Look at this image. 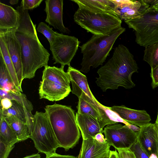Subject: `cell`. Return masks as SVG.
Instances as JSON below:
<instances>
[{
	"label": "cell",
	"instance_id": "cell-1",
	"mask_svg": "<svg viewBox=\"0 0 158 158\" xmlns=\"http://www.w3.org/2000/svg\"><path fill=\"white\" fill-rule=\"evenodd\" d=\"M19 15V25L15 31L21 49L23 78L30 79L36 70L48 66L50 54L38 39L36 25L33 23L28 10L21 6L16 7Z\"/></svg>",
	"mask_w": 158,
	"mask_h": 158
},
{
	"label": "cell",
	"instance_id": "cell-2",
	"mask_svg": "<svg viewBox=\"0 0 158 158\" xmlns=\"http://www.w3.org/2000/svg\"><path fill=\"white\" fill-rule=\"evenodd\" d=\"M138 69L129 49L119 44L114 49L112 57L98 70L99 77L96 78L95 82L103 92L108 89L115 90L120 86L130 89L135 85L131 76L134 73L138 72Z\"/></svg>",
	"mask_w": 158,
	"mask_h": 158
},
{
	"label": "cell",
	"instance_id": "cell-3",
	"mask_svg": "<svg viewBox=\"0 0 158 158\" xmlns=\"http://www.w3.org/2000/svg\"><path fill=\"white\" fill-rule=\"evenodd\" d=\"M44 109L59 147L65 151L74 147L81 135L74 110L70 106L56 103L46 106Z\"/></svg>",
	"mask_w": 158,
	"mask_h": 158
},
{
	"label": "cell",
	"instance_id": "cell-4",
	"mask_svg": "<svg viewBox=\"0 0 158 158\" xmlns=\"http://www.w3.org/2000/svg\"><path fill=\"white\" fill-rule=\"evenodd\" d=\"M126 30L121 26L104 35H93L80 46L83 58L80 71L87 73L90 68L102 65L109 55L115 41Z\"/></svg>",
	"mask_w": 158,
	"mask_h": 158
},
{
	"label": "cell",
	"instance_id": "cell-5",
	"mask_svg": "<svg viewBox=\"0 0 158 158\" xmlns=\"http://www.w3.org/2000/svg\"><path fill=\"white\" fill-rule=\"evenodd\" d=\"M69 75L60 68L47 66L43 71L39 89L40 98L59 101L67 97L71 91Z\"/></svg>",
	"mask_w": 158,
	"mask_h": 158
},
{
	"label": "cell",
	"instance_id": "cell-6",
	"mask_svg": "<svg viewBox=\"0 0 158 158\" xmlns=\"http://www.w3.org/2000/svg\"><path fill=\"white\" fill-rule=\"evenodd\" d=\"M78 7L74 15L75 22L93 35H106L121 27L122 20L117 15Z\"/></svg>",
	"mask_w": 158,
	"mask_h": 158
},
{
	"label": "cell",
	"instance_id": "cell-7",
	"mask_svg": "<svg viewBox=\"0 0 158 158\" xmlns=\"http://www.w3.org/2000/svg\"><path fill=\"white\" fill-rule=\"evenodd\" d=\"M29 138L39 152L46 156L56 153L59 148L50 123L45 113L36 111L30 128Z\"/></svg>",
	"mask_w": 158,
	"mask_h": 158
},
{
	"label": "cell",
	"instance_id": "cell-8",
	"mask_svg": "<svg viewBox=\"0 0 158 158\" xmlns=\"http://www.w3.org/2000/svg\"><path fill=\"white\" fill-rule=\"evenodd\" d=\"M124 22L134 31L138 45L146 47L158 42V11L149 7L140 16Z\"/></svg>",
	"mask_w": 158,
	"mask_h": 158
},
{
	"label": "cell",
	"instance_id": "cell-9",
	"mask_svg": "<svg viewBox=\"0 0 158 158\" xmlns=\"http://www.w3.org/2000/svg\"><path fill=\"white\" fill-rule=\"evenodd\" d=\"M80 42L74 36L58 32L50 50L55 61L54 64H60L64 67L70 66V63L76 54Z\"/></svg>",
	"mask_w": 158,
	"mask_h": 158
},
{
	"label": "cell",
	"instance_id": "cell-10",
	"mask_svg": "<svg viewBox=\"0 0 158 158\" xmlns=\"http://www.w3.org/2000/svg\"><path fill=\"white\" fill-rule=\"evenodd\" d=\"M138 133L117 123L106 126L103 133L106 142L117 150L129 149L137 141Z\"/></svg>",
	"mask_w": 158,
	"mask_h": 158
},
{
	"label": "cell",
	"instance_id": "cell-11",
	"mask_svg": "<svg viewBox=\"0 0 158 158\" xmlns=\"http://www.w3.org/2000/svg\"><path fill=\"white\" fill-rule=\"evenodd\" d=\"M76 118L83 139L94 138L97 134L103 133V129L106 125L118 123L110 116L99 120L90 115L77 112L76 113Z\"/></svg>",
	"mask_w": 158,
	"mask_h": 158
},
{
	"label": "cell",
	"instance_id": "cell-12",
	"mask_svg": "<svg viewBox=\"0 0 158 158\" xmlns=\"http://www.w3.org/2000/svg\"><path fill=\"white\" fill-rule=\"evenodd\" d=\"M16 29L0 31V38L5 43L14 66L18 81L21 87L23 78L21 49L15 34Z\"/></svg>",
	"mask_w": 158,
	"mask_h": 158
},
{
	"label": "cell",
	"instance_id": "cell-13",
	"mask_svg": "<svg viewBox=\"0 0 158 158\" xmlns=\"http://www.w3.org/2000/svg\"><path fill=\"white\" fill-rule=\"evenodd\" d=\"M116 15L121 20H127L141 16L150 6L143 0H113Z\"/></svg>",
	"mask_w": 158,
	"mask_h": 158
},
{
	"label": "cell",
	"instance_id": "cell-14",
	"mask_svg": "<svg viewBox=\"0 0 158 158\" xmlns=\"http://www.w3.org/2000/svg\"><path fill=\"white\" fill-rule=\"evenodd\" d=\"M45 3V22L62 33H69V30L64 26L63 22V0H46Z\"/></svg>",
	"mask_w": 158,
	"mask_h": 158
},
{
	"label": "cell",
	"instance_id": "cell-15",
	"mask_svg": "<svg viewBox=\"0 0 158 158\" xmlns=\"http://www.w3.org/2000/svg\"><path fill=\"white\" fill-rule=\"evenodd\" d=\"M122 119L128 123L141 127L149 123L151 117L145 110L133 109L125 106L108 107Z\"/></svg>",
	"mask_w": 158,
	"mask_h": 158
},
{
	"label": "cell",
	"instance_id": "cell-16",
	"mask_svg": "<svg viewBox=\"0 0 158 158\" xmlns=\"http://www.w3.org/2000/svg\"><path fill=\"white\" fill-rule=\"evenodd\" d=\"M110 147L107 142L100 143L93 137L83 139L80 158H109Z\"/></svg>",
	"mask_w": 158,
	"mask_h": 158
},
{
	"label": "cell",
	"instance_id": "cell-17",
	"mask_svg": "<svg viewBox=\"0 0 158 158\" xmlns=\"http://www.w3.org/2000/svg\"><path fill=\"white\" fill-rule=\"evenodd\" d=\"M140 128L137 140L149 156L152 154L157 156V129L156 124L149 123Z\"/></svg>",
	"mask_w": 158,
	"mask_h": 158
},
{
	"label": "cell",
	"instance_id": "cell-18",
	"mask_svg": "<svg viewBox=\"0 0 158 158\" xmlns=\"http://www.w3.org/2000/svg\"><path fill=\"white\" fill-rule=\"evenodd\" d=\"M19 25V15L10 6L0 2V31L15 29Z\"/></svg>",
	"mask_w": 158,
	"mask_h": 158
},
{
	"label": "cell",
	"instance_id": "cell-19",
	"mask_svg": "<svg viewBox=\"0 0 158 158\" xmlns=\"http://www.w3.org/2000/svg\"><path fill=\"white\" fill-rule=\"evenodd\" d=\"M78 6L91 11L116 15L113 0H73Z\"/></svg>",
	"mask_w": 158,
	"mask_h": 158
},
{
	"label": "cell",
	"instance_id": "cell-20",
	"mask_svg": "<svg viewBox=\"0 0 158 158\" xmlns=\"http://www.w3.org/2000/svg\"><path fill=\"white\" fill-rule=\"evenodd\" d=\"M12 106L7 110L0 109V115L4 117L13 116L27 124L30 128L33 123L34 115L31 112L14 100H11Z\"/></svg>",
	"mask_w": 158,
	"mask_h": 158
},
{
	"label": "cell",
	"instance_id": "cell-21",
	"mask_svg": "<svg viewBox=\"0 0 158 158\" xmlns=\"http://www.w3.org/2000/svg\"><path fill=\"white\" fill-rule=\"evenodd\" d=\"M5 118L20 142L29 138L30 128L27 124L13 116Z\"/></svg>",
	"mask_w": 158,
	"mask_h": 158
},
{
	"label": "cell",
	"instance_id": "cell-22",
	"mask_svg": "<svg viewBox=\"0 0 158 158\" xmlns=\"http://www.w3.org/2000/svg\"><path fill=\"white\" fill-rule=\"evenodd\" d=\"M0 53L3 58L11 78L16 88L18 91L23 92L22 87L19 84L15 70L6 46L1 38H0Z\"/></svg>",
	"mask_w": 158,
	"mask_h": 158
},
{
	"label": "cell",
	"instance_id": "cell-23",
	"mask_svg": "<svg viewBox=\"0 0 158 158\" xmlns=\"http://www.w3.org/2000/svg\"><path fill=\"white\" fill-rule=\"evenodd\" d=\"M0 88L9 92H21L16 88L11 78L3 58L0 53Z\"/></svg>",
	"mask_w": 158,
	"mask_h": 158
},
{
	"label": "cell",
	"instance_id": "cell-24",
	"mask_svg": "<svg viewBox=\"0 0 158 158\" xmlns=\"http://www.w3.org/2000/svg\"><path fill=\"white\" fill-rule=\"evenodd\" d=\"M0 137L7 143L12 145L19 142L17 135L5 118L0 116Z\"/></svg>",
	"mask_w": 158,
	"mask_h": 158
},
{
	"label": "cell",
	"instance_id": "cell-25",
	"mask_svg": "<svg viewBox=\"0 0 158 158\" xmlns=\"http://www.w3.org/2000/svg\"><path fill=\"white\" fill-rule=\"evenodd\" d=\"M143 60L151 69L158 65V42L145 47Z\"/></svg>",
	"mask_w": 158,
	"mask_h": 158
},
{
	"label": "cell",
	"instance_id": "cell-26",
	"mask_svg": "<svg viewBox=\"0 0 158 158\" xmlns=\"http://www.w3.org/2000/svg\"><path fill=\"white\" fill-rule=\"evenodd\" d=\"M36 30L43 34L47 39L50 45L52 43L58 33L57 32L54 31L49 26L43 22L38 24Z\"/></svg>",
	"mask_w": 158,
	"mask_h": 158
},
{
	"label": "cell",
	"instance_id": "cell-27",
	"mask_svg": "<svg viewBox=\"0 0 158 158\" xmlns=\"http://www.w3.org/2000/svg\"><path fill=\"white\" fill-rule=\"evenodd\" d=\"M12 100H14L31 112L33 109L32 104L27 98L26 96L22 92L11 93Z\"/></svg>",
	"mask_w": 158,
	"mask_h": 158
},
{
	"label": "cell",
	"instance_id": "cell-28",
	"mask_svg": "<svg viewBox=\"0 0 158 158\" xmlns=\"http://www.w3.org/2000/svg\"><path fill=\"white\" fill-rule=\"evenodd\" d=\"M135 158H149L147 153L141 146L137 140L129 148Z\"/></svg>",
	"mask_w": 158,
	"mask_h": 158
},
{
	"label": "cell",
	"instance_id": "cell-29",
	"mask_svg": "<svg viewBox=\"0 0 158 158\" xmlns=\"http://www.w3.org/2000/svg\"><path fill=\"white\" fill-rule=\"evenodd\" d=\"M15 146L7 143L0 137V158H8Z\"/></svg>",
	"mask_w": 158,
	"mask_h": 158
},
{
	"label": "cell",
	"instance_id": "cell-30",
	"mask_svg": "<svg viewBox=\"0 0 158 158\" xmlns=\"http://www.w3.org/2000/svg\"><path fill=\"white\" fill-rule=\"evenodd\" d=\"M43 0H22L21 5L23 9L28 10L39 6Z\"/></svg>",
	"mask_w": 158,
	"mask_h": 158
},
{
	"label": "cell",
	"instance_id": "cell-31",
	"mask_svg": "<svg viewBox=\"0 0 158 158\" xmlns=\"http://www.w3.org/2000/svg\"><path fill=\"white\" fill-rule=\"evenodd\" d=\"M152 78L151 86L153 89L158 86V65L153 69H151L150 73Z\"/></svg>",
	"mask_w": 158,
	"mask_h": 158
},
{
	"label": "cell",
	"instance_id": "cell-32",
	"mask_svg": "<svg viewBox=\"0 0 158 158\" xmlns=\"http://www.w3.org/2000/svg\"><path fill=\"white\" fill-rule=\"evenodd\" d=\"M116 150L117 151L120 158H135L134 155L129 149Z\"/></svg>",
	"mask_w": 158,
	"mask_h": 158
},
{
	"label": "cell",
	"instance_id": "cell-33",
	"mask_svg": "<svg viewBox=\"0 0 158 158\" xmlns=\"http://www.w3.org/2000/svg\"><path fill=\"white\" fill-rule=\"evenodd\" d=\"M12 106V101L7 98H4L1 100V109L7 110L10 108Z\"/></svg>",
	"mask_w": 158,
	"mask_h": 158
},
{
	"label": "cell",
	"instance_id": "cell-34",
	"mask_svg": "<svg viewBox=\"0 0 158 158\" xmlns=\"http://www.w3.org/2000/svg\"><path fill=\"white\" fill-rule=\"evenodd\" d=\"M45 158H77L73 156L69 155H61L56 152L51 155L46 156Z\"/></svg>",
	"mask_w": 158,
	"mask_h": 158
},
{
	"label": "cell",
	"instance_id": "cell-35",
	"mask_svg": "<svg viewBox=\"0 0 158 158\" xmlns=\"http://www.w3.org/2000/svg\"><path fill=\"white\" fill-rule=\"evenodd\" d=\"M148 4H151L150 7L158 11V0H143Z\"/></svg>",
	"mask_w": 158,
	"mask_h": 158
},
{
	"label": "cell",
	"instance_id": "cell-36",
	"mask_svg": "<svg viewBox=\"0 0 158 158\" xmlns=\"http://www.w3.org/2000/svg\"><path fill=\"white\" fill-rule=\"evenodd\" d=\"M0 100L4 98H7L11 100H12V98L10 93L7 92L1 88H0Z\"/></svg>",
	"mask_w": 158,
	"mask_h": 158
},
{
	"label": "cell",
	"instance_id": "cell-37",
	"mask_svg": "<svg viewBox=\"0 0 158 158\" xmlns=\"http://www.w3.org/2000/svg\"><path fill=\"white\" fill-rule=\"evenodd\" d=\"M98 141L101 143H105L106 142L104 136L102 133L97 134L94 138Z\"/></svg>",
	"mask_w": 158,
	"mask_h": 158
},
{
	"label": "cell",
	"instance_id": "cell-38",
	"mask_svg": "<svg viewBox=\"0 0 158 158\" xmlns=\"http://www.w3.org/2000/svg\"><path fill=\"white\" fill-rule=\"evenodd\" d=\"M128 128L135 132H138L140 130V128L136 126L129 123L128 125H126Z\"/></svg>",
	"mask_w": 158,
	"mask_h": 158
},
{
	"label": "cell",
	"instance_id": "cell-39",
	"mask_svg": "<svg viewBox=\"0 0 158 158\" xmlns=\"http://www.w3.org/2000/svg\"><path fill=\"white\" fill-rule=\"evenodd\" d=\"M109 158H120L118 152L116 150L110 151Z\"/></svg>",
	"mask_w": 158,
	"mask_h": 158
},
{
	"label": "cell",
	"instance_id": "cell-40",
	"mask_svg": "<svg viewBox=\"0 0 158 158\" xmlns=\"http://www.w3.org/2000/svg\"><path fill=\"white\" fill-rule=\"evenodd\" d=\"M40 154L36 153L27 156L22 158H40Z\"/></svg>",
	"mask_w": 158,
	"mask_h": 158
},
{
	"label": "cell",
	"instance_id": "cell-41",
	"mask_svg": "<svg viewBox=\"0 0 158 158\" xmlns=\"http://www.w3.org/2000/svg\"><path fill=\"white\" fill-rule=\"evenodd\" d=\"M19 2L18 0H11L9 2L12 5L17 4Z\"/></svg>",
	"mask_w": 158,
	"mask_h": 158
},
{
	"label": "cell",
	"instance_id": "cell-42",
	"mask_svg": "<svg viewBox=\"0 0 158 158\" xmlns=\"http://www.w3.org/2000/svg\"><path fill=\"white\" fill-rule=\"evenodd\" d=\"M156 139H157V158H158V130H157V136H156Z\"/></svg>",
	"mask_w": 158,
	"mask_h": 158
},
{
	"label": "cell",
	"instance_id": "cell-43",
	"mask_svg": "<svg viewBox=\"0 0 158 158\" xmlns=\"http://www.w3.org/2000/svg\"><path fill=\"white\" fill-rule=\"evenodd\" d=\"M149 158H157V157L156 155L152 154L149 156Z\"/></svg>",
	"mask_w": 158,
	"mask_h": 158
},
{
	"label": "cell",
	"instance_id": "cell-44",
	"mask_svg": "<svg viewBox=\"0 0 158 158\" xmlns=\"http://www.w3.org/2000/svg\"><path fill=\"white\" fill-rule=\"evenodd\" d=\"M81 154V149L80 150L79 154L78 155V156H77V158H80Z\"/></svg>",
	"mask_w": 158,
	"mask_h": 158
},
{
	"label": "cell",
	"instance_id": "cell-45",
	"mask_svg": "<svg viewBox=\"0 0 158 158\" xmlns=\"http://www.w3.org/2000/svg\"><path fill=\"white\" fill-rule=\"evenodd\" d=\"M155 123L156 124H158V111L157 118H156V121Z\"/></svg>",
	"mask_w": 158,
	"mask_h": 158
},
{
	"label": "cell",
	"instance_id": "cell-46",
	"mask_svg": "<svg viewBox=\"0 0 158 158\" xmlns=\"http://www.w3.org/2000/svg\"><path fill=\"white\" fill-rule=\"evenodd\" d=\"M156 124V127H157V130H158V124Z\"/></svg>",
	"mask_w": 158,
	"mask_h": 158
}]
</instances>
